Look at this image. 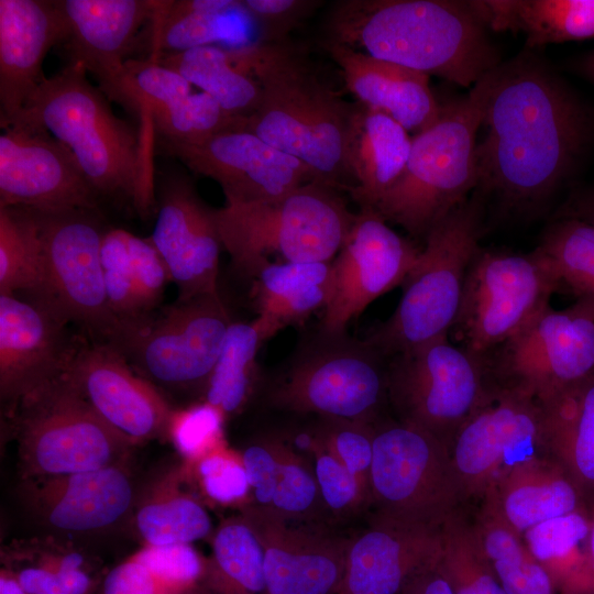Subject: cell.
<instances>
[{
	"label": "cell",
	"mask_w": 594,
	"mask_h": 594,
	"mask_svg": "<svg viewBox=\"0 0 594 594\" xmlns=\"http://www.w3.org/2000/svg\"><path fill=\"white\" fill-rule=\"evenodd\" d=\"M245 8L265 29L272 43L284 41L286 34L317 4L307 0H242Z\"/></svg>",
	"instance_id": "obj_53"
},
{
	"label": "cell",
	"mask_w": 594,
	"mask_h": 594,
	"mask_svg": "<svg viewBox=\"0 0 594 594\" xmlns=\"http://www.w3.org/2000/svg\"><path fill=\"white\" fill-rule=\"evenodd\" d=\"M125 461L67 475L28 480L23 497L45 526L87 534L120 522L136 503Z\"/></svg>",
	"instance_id": "obj_27"
},
{
	"label": "cell",
	"mask_w": 594,
	"mask_h": 594,
	"mask_svg": "<svg viewBox=\"0 0 594 594\" xmlns=\"http://www.w3.org/2000/svg\"><path fill=\"white\" fill-rule=\"evenodd\" d=\"M99 196L73 153L42 127L14 123L0 135V206L43 212L96 210Z\"/></svg>",
	"instance_id": "obj_19"
},
{
	"label": "cell",
	"mask_w": 594,
	"mask_h": 594,
	"mask_svg": "<svg viewBox=\"0 0 594 594\" xmlns=\"http://www.w3.org/2000/svg\"><path fill=\"white\" fill-rule=\"evenodd\" d=\"M68 324L35 299L0 294V395L11 410L64 374L85 338Z\"/></svg>",
	"instance_id": "obj_23"
},
{
	"label": "cell",
	"mask_w": 594,
	"mask_h": 594,
	"mask_svg": "<svg viewBox=\"0 0 594 594\" xmlns=\"http://www.w3.org/2000/svg\"><path fill=\"white\" fill-rule=\"evenodd\" d=\"M503 483L492 508L517 534L583 509V495L557 462L542 471L534 459L512 470Z\"/></svg>",
	"instance_id": "obj_36"
},
{
	"label": "cell",
	"mask_w": 594,
	"mask_h": 594,
	"mask_svg": "<svg viewBox=\"0 0 594 594\" xmlns=\"http://www.w3.org/2000/svg\"><path fill=\"white\" fill-rule=\"evenodd\" d=\"M540 404L548 451L584 499H594V373Z\"/></svg>",
	"instance_id": "obj_34"
},
{
	"label": "cell",
	"mask_w": 594,
	"mask_h": 594,
	"mask_svg": "<svg viewBox=\"0 0 594 594\" xmlns=\"http://www.w3.org/2000/svg\"><path fill=\"white\" fill-rule=\"evenodd\" d=\"M154 61L209 95L232 117L246 118L260 103L261 86L234 65L227 48L195 47L161 55Z\"/></svg>",
	"instance_id": "obj_38"
},
{
	"label": "cell",
	"mask_w": 594,
	"mask_h": 594,
	"mask_svg": "<svg viewBox=\"0 0 594 594\" xmlns=\"http://www.w3.org/2000/svg\"><path fill=\"white\" fill-rule=\"evenodd\" d=\"M147 24L150 59L202 46L244 50L272 43L242 0L157 1Z\"/></svg>",
	"instance_id": "obj_29"
},
{
	"label": "cell",
	"mask_w": 594,
	"mask_h": 594,
	"mask_svg": "<svg viewBox=\"0 0 594 594\" xmlns=\"http://www.w3.org/2000/svg\"><path fill=\"white\" fill-rule=\"evenodd\" d=\"M158 144L195 173L216 180L227 202L273 201L317 180L304 162L244 130L223 131L194 144Z\"/></svg>",
	"instance_id": "obj_18"
},
{
	"label": "cell",
	"mask_w": 594,
	"mask_h": 594,
	"mask_svg": "<svg viewBox=\"0 0 594 594\" xmlns=\"http://www.w3.org/2000/svg\"><path fill=\"white\" fill-rule=\"evenodd\" d=\"M63 376L105 422L132 443L166 438L174 408L111 345L85 337Z\"/></svg>",
	"instance_id": "obj_21"
},
{
	"label": "cell",
	"mask_w": 594,
	"mask_h": 594,
	"mask_svg": "<svg viewBox=\"0 0 594 594\" xmlns=\"http://www.w3.org/2000/svg\"><path fill=\"white\" fill-rule=\"evenodd\" d=\"M490 391L485 361L448 337L388 359V402L399 420L448 448Z\"/></svg>",
	"instance_id": "obj_12"
},
{
	"label": "cell",
	"mask_w": 594,
	"mask_h": 594,
	"mask_svg": "<svg viewBox=\"0 0 594 594\" xmlns=\"http://www.w3.org/2000/svg\"><path fill=\"white\" fill-rule=\"evenodd\" d=\"M338 190L312 180L277 200L216 209L222 245L235 267L253 278L271 263L270 255L284 262L333 261L355 219Z\"/></svg>",
	"instance_id": "obj_7"
},
{
	"label": "cell",
	"mask_w": 594,
	"mask_h": 594,
	"mask_svg": "<svg viewBox=\"0 0 594 594\" xmlns=\"http://www.w3.org/2000/svg\"><path fill=\"white\" fill-rule=\"evenodd\" d=\"M14 573L26 594H88L92 585L84 557L73 550L43 552Z\"/></svg>",
	"instance_id": "obj_49"
},
{
	"label": "cell",
	"mask_w": 594,
	"mask_h": 594,
	"mask_svg": "<svg viewBox=\"0 0 594 594\" xmlns=\"http://www.w3.org/2000/svg\"><path fill=\"white\" fill-rule=\"evenodd\" d=\"M408 131L389 116L353 103L344 140L346 190L360 208H373L402 177L411 148Z\"/></svg>",
	"instance_id": "obj_31"
},
{
	"label": "cell",
	"mask_w": 594,
	"mask_h": 594,
	"mask_svg": "<svg viewBox=\"0 0 594 594\" xmlns=\"http://www.w3.org/2000/svg\"><path fill=\"white\" fill-rule=\"evenodd\" d=\"M94 211L35 210L45 263L43 292L35 300L78 326L90 341L106 343L119 322L110 309L103 282L101 244L106 231Z\"/></svg>",
	"instance_id": "obj_13"
},
{
	"label": "cell",
	"mask_w": 594,
	"mask_h": 594,
	"mask_svg": "<svg viewBox=\"0 0 594 594\" xmlns=\"http://www.w3.org/2000/svg\"><path fill=\"white\" fill-rule=\"evenodd\" d=\"M44 280V251L35 210L0 206V294L37 299Z\"/></svg>",
	"instance_id": "obj_41"
},
{
	"label": "cell",
	"mask_w": 594,
	"mask_h": 594,
	"mask_svg": "<svg viewBox=\"0 0 594 594\" xmlns=\"http://www.w3.org/2000/svg\"><path fill=\"white\" fill-rule=\"evenodd\" d=\"M591 530V516L583 509L544 520L525 531L526 548L550 574L561 591L576 572L583 557L581 543Z\"/></svg>",
	"instance_id": "obj_45"
},
{
	"label": "cell",
	"mask_w": 594,
	"mask_h": 594,
	"mask_svg": "<svg viewBox=\"0 0 594 594\" xmlns=\"http://www.w3.org/2000/svg\"><path fill=\"white\" fill-rule=\"evenodd\" d=\"M553 268L559 290L568 289L575 305L594 317V226L556 219L537 246Z\"/></svg>",
	"instance_id": "obj_42"
},
{
	"label": "cell",
	"mask_w": 594,
	"mask_h": 594,
	"mask_svg": "<svg viewBox=\"0 0 594 594\" xmlns=\"http://www.w3.org/2000/svg\"><path fill=\"white\" fill-rule=\"evenodd\" d=\"M182 466L186 479L196 483L202 495L215 504H243L251 495L241 453L227 444Z\"/></svg>",
	"instance_id": "obj_46"
},
{
	"label": "cell",
	"mask_w": 594,
	"mask_h": 594,
	"mask_svg": "<svg viewBox=\"0 0 594 594\" xmlns=\"http://www.w3.org/2000/svg\"><path fill=\"white\" fill-rule=\"evenodd\" d=\"M420 251L396 233L374 208H360L333 260L334 289L319 331L346 333L349 322L372 301L404 283Z\"/></svg>",
	"instance_id": "obj_17"
},
{
	"label": "cell",
	"mask_w": 594,
	"mask_h": 594,
	"mask_svg": "<svg viewBox=\"0 0 594 594\" xmlns=\"http://www.w3.org/2000/svg\"><path fill=\"white\" fill-rule=\"evenodd\" d=\"M268 399L295 414L375 424L388 402V359L365 340L319 331L293 359Z\"/></svg>",
	"instance_id": "obj_10"
},
{
	"label": "cell",
	"mask_w": 594,
	"mask_h": 594,
	"mask_svg": "<svg viewBox=\"0 0 594 594\" xmlns=\"http://www.w3.org/2000/svg\"><path fill=\"white\" fill-rule=\"evenodd\" d=\"M594 501V499H593Z\"/></svg>",
	"instance_id": "obj_62"
},
{
	"label": "cell",
	"mask_w": 594,
	"mask_h": 594,
	"mask_svg": "<svg viewBox=\"0 0 594 594\" xmlns=\"http://www.w3.org/2000/svg\"><path fill=\"white\" fill-rule=\"evenodd\" d=\"M312 469L322 505L334 516L352 515L370 503L369 488L322 446L312 457Z\"/></svg>",
	"instance_id": "obj_50"
},
{
	"label": "cell",
	"mask_w": 594,
	"mask_h": 594,
	"mask_svg": "<svg viewBox=\"0 0 594 594\" xmlns=\"http://www.w3.org/2000/svg\"><path fill=\"white\" fill-rule=\"evenodd\" d=\"M444 519L418 520L375 513L369 527L349 539L341 591L398 594L438 564Z\"/></svg>",
	"instance_id": "obj_24"
},
{
	"label": "cell",
	"mask_w": 594,
	"mask_h": 594,
	"mask_svg": "<svg viewBox=\"0 0 594 594\" xmlns=\"http://www.w3.org/2000/svg\"><path fill=\"white\" fill-rule=\"evenodd\" d=\"M0 594H26L13 571L1 570Z\"/></svg>",
	"instance_id": "obj_58"
},
{
	"label": "cell",
	"mask_w": 594,
	"mask_h": 594,
	"mask_svg": "<svg viewBox=\"0 0 594 594\" xmlns=\"http://www.w3.org/2000/svg\"><path fill=\"white\" fill-rule=\"evenodd\" d=\"M114 101L141 122V138L150 155L153 134L158 142L194 144L238 129L241 120L206 92L195 91L178 73L150 58L127 61Z\"/></svg>",
	"instance_id": "obj_20"
},
{
	"label": "cell",
	"mask_w": 594,
	"mask_h": 594,
	"mask_svg": "<svg viewBox=\"0 0 594 594\" xmlns=\"http://www.w3.org/2000/svg\"><path fill=\"white\" fill-rule=\"evenodd\" d=\"M398 594H453L438 564L409 582Z\"/></svg>",
	"instance_id": "obj_57"
},
{
	"label": "cell",
	"mask_w": 594,
	"mask_h": 594,
	"mask_svg": "<svg viewBox=\"0 0 594 594\" xmlns=\"http://www.w3.org/2000/svg\"><path fill=\"white\" fill-rule=\"evenodd\" d=\"M242 514L264 551L267 594H338L343 584L349 539L268 507Z\"/></svg>",
	"instance_id": "obj_22"
},
{
	"label": "cell",
	"mask_w": 594,
	"mask_h": 594,
	"mask_svg": "<svg viewBox=\"0 0 594 594\" xmlns=\"http://www.w3.org/2000/svg\"><path fill=\"white\" fill-rule=\"evenodd\" d=\"M231 322L219 293L177 298L119 324L106 343L157 388L202 395Z\"/></svg>",
	"instance_id": "obj_9"
},
{
	"label": "cell",
	"mask_w": 594,
	"mask_h": 594,
	"mask_svg": "<svg viewBox=\"0 0 594 594\" xmlns=\"http://www.w3.org/2000/svg\"><path fill=\"white\" fill-rule=\"evenodd\" d=\"M280 439L268 437L249 444L241 458L251 487L253 505L270 507L279 462Z\"/></svg>",
	"instance_id": "obj_52"
},
{
	"label": "cell",
	"mask_w": 594,
	"mask_h": 594,
	"mask_svg": "<svg viewBox=\"0 0 594 594\" xmlns=\"http://www.w3.org/2000/svg\"><path fill=\"white\" fill-rule=\"evenodd\" d=\"M183 466L157 480L135 503L134 527L143 546L190 543L212 536L204 505L183 490Z\"/></svg>",
	"instance_id": "obj_37"
},
{
	"label": "cell",
	"mask_w": 594,
	"mask_h": 594,
	"mask_svg": "<svg viewBox=\"0 0 594 594\" xmlns=\"http://www.w3.org/2000/svg\"><path fill=\"white\" fill-rule=\"evenodd\" d=\"M324 47L361 105L389 116L416 134L438 120L441 105L429 87L428 75L333 41H327Z\"/></svg>",
	"instance_id": "obj_30"
},
{
	"label": "cell",
	"mask_w": 594,
	"mask_h": 594,
	"mask_svg": "<svg viewBox=\"0 0 594 594\" xmlns=\"http://www.w3.org/2000/svg\"><path fill=\"white\" fill-rule=\"evenodd\" d=\"M565 594H594V513L582 561Z\"/></svg>",
	"instance_id": "obj_55"
},
{
	"label": "cell",
	"mask_w": 594,
	"mask_h": 594,
	"mask_svg": "<svg viewBox=\"0 0 594 594\" xmlns=\"http://www.w3.org/2000/svg\"><path fill=\"white\" fill-rule=\"evenodd\" d=\"M321 446L369 488L373 458V424L324 419L317 430Z\"/></svg>",
	"instance_id": "obj_51"
},
{
	"label": "cell",
	"mask_w": 594,
	"mask_h": 594,
	"mask_svg": "<svg viewBox=\"0 0 594 594\" xmlns=\"http://www.w3.org/2000/svg\"><path fill=\"white\" fill-rule=\"evenodd\" d=\"M558 290L557 275L538 248L527 254L480 249L450 332L460 348L484 360L550 306Z\"/></svg>",
	"instance_id": "obj_11"
},
{
	"label": "cell",
	"mask_w": 594,
	"mask_h": 594,
	"mask_svg": "<svg viewBox=\"0 0 594 594\" xmlns=\"http://www.w3.org/2000/svg\"><path fill=\"white\" fill-rule=\"evenodd\" d=\"M185 594H217L204 583H200L196 587L191 588Z\"/></svg>",
	"instance_id": "obj_60"
},
{
	"label": "cell",
	"mask_w": 594,
	"mask_h": 594,
	"mask_svg": "<svg viewBox=\"0 0 594 594\" xmlns=\"http://www.w3.org/2000/svg\"><path fill=\"white\" fill-rule=\"evenodd\" d=\"M484 361L494 386L544 400L594 373V317L548 306Z\"/></svg>",
	"instance_id": "obj_15"
},
{
	"label": "cell",
	"mask_w": 594,
	"mask_h": 594,
	"mask_svg": "<svg viewBox=\"0 0 594 594\" xmlns=\"http://www.w3.org/2000/svg\"><path fill=\"white\" fill-rule=\"evenodd\" d=\"M574 67L581 76L594 84V50L582 55Z\"/></svg>",
	"instance_id": "obj_59"
},
{
	"label": "cell",
	"mask_w": 594,
	"mask_h": 594,
	"mask_svg": "<svg viewBox=\"0 0 594 594\" xmlns=\"http://www.w3.org/2000/svg\"><path fill=\"white\" fill-rule=\"evenodd\" d=\"M470 2L487 29L520 32L528 48L594 38V0Z\"/></svg>",
	"instance_id": "obj_35"
},
{
	"label": "cell",
	"mask_w": 594,
	"mask_h": 594,
	"mask_svg": "<svg viewBox=\"0 0 594 594\" xmlns=\"http://www.w3.org/2000/svg\"><path fill=\"white\" fill-rule=\"evenodd\" d=\"M229 51L234 65L261 86L260 103L239 130L300 160L317 180L344 188V140L353 103L283 42Z\"/></svg>",
	"instance_id": "obj_3"
},
{
	"label": "cell",
	"mask_w": 594,
	"mask_h": 594,
	"mask_svg": "<svg viewBox=\"0 0 594 594\" xmlns=\"http://www.w3.org/2000/svg\"><path fill=\"white\" fill-rule=\"evenodd\" d=\"M554 218H572L594 226V185L575 190L561 206Z\"/></svg>",
	"instance_id": "obj_56"
},
{
	"label": "cell",
	"mask_w": 594,
	"mask_h": 594,
	"mask_svg": "<svg viewBox=\"0 0 594 594\" xmlns=\"http://www.w3.org/2000/svg\"><path fill=\"white\" fill-rule=\"evenodd\" d=\"M338 594H344L342 591H340Z\"/></svg>",
	"instance_id": "obj_61"
},
{
	"label": "cell",
	"mask_w": 594,
	"mask_h": 594,
	"mask_svg": "<svg viewBox=\"0 0 594 594\" xmlns=\"http://www.w3.org/2000/svg\"><path fill=\"white\" fill-rule=\"evenodd\" d=\"M270 338L271 333L257 317L249 322L232 321L206 383L204 400L219 408L226 417L241 411L254 388L258 350Z\"/></svg>",
	"instance_id": "obj_40"
},
{
	"label": "cell",
	"mask_w": 594,
	"mask_h": 594,
	"mask_svg": "<svg viewBox=\"0 0 594 594\" xmlns=\"http://www.w3.org/2000/svg\"><path fill=\"white\" fill-rule=\"evenodd\" d=\"M86 73L69 63L45 78L12 124L44 128L73 153L99 197L131 202L147 216L154 201L151 155L140 131L113 113Z\"/></svg>",
	"instance_id": "obj_4"
},
{
	"label": "cell",
	"mask_w": 594,
	"mask_h": 594,
	"mask_svg": "<svg viewBox=\"0 0 594 594\" xmlns=\"http://www.w3.org/2000/svg\"><path fill=\"white\" fill-rule=\"evenodd\" d=\"M438 569L453 594H506L481 549L474 529L454 512L443 521Z\"/></svg>",
	"instance_id": "obj_44"
},
{
	"label": "cell",
	"mask_w": 594,
	"mask_h": 594,
	"mask_svg": "<svg viewBox=\"0 0 594 594\" xmlns=\"http://www.w3.org/2000/svg\"><path fill=\"white\" fill-rule=\"evenodd\" d=\"M320 503L312 466L280 439L276 487L268 508L292 519L309 521Z\"/></svg>",
	"instance_id": "obj_48"
},
{
	"label": "cell",
	"mask_w": 594,
	"mask_h": 594,
	"mask_svg": "<svg viewBox=\"0 0 594 594\" xmlns=\"http://www.w3.org/2000/svg\"><path fill=\"white\" fill-rule=\"evenodd\" d=\"M474 532L506 594H556L548 571L493 508Z\"/></svg>",
	"instance_id": "obj_43"
},
{
	"label": "cell",
	"mask_w": 594,
	"mask_h": 594,
	"mask_svg": "<svg viewBox=\"0 0 594 594\" xmlns=\"http://www.w3.org/2000/svg\"><path fill=\"white\" fill-rule=\"evenodd\" d=\"M450 447L459 492L484 490L501 468L507 475L540 449L548 450L543 408L529 395L492 386Z\"/></svg>",
	"instance_id": "obj_16"
},
{
	"label": "cell",
	"mask_w": 594,
	"mask_h": 594,
	"mask_svg": "<svg viewBox=\"0 0 594 594\" xmlns=\"http://www.w3.org/2000/svg\"><path fill=\"white\" fill-rule=\"evenodd\" d=\"M449 448L404 421L373 424L370 503L375 513L443 520L460 494Z\"/></svg>",
	"instance_id": "obj_14"
},
{
	"label": "cell",
	"mask_w": 594,
	"mask_h": 594,
	"mask_svg": "<svg viewBox=\"0 0 594 594\" xmlns=\"http://www.w3.org/2000/svg\"><path fill=\"white\" fill-rule=\"evenodd\" d=\"M253 279L257 318L273 337L286 326L327 308L334 289L333 261L271 262Z\"/></svg>",
	"instance_id": "obj_33"
},
{
	"label": "cell",
	"mask_w": 594,
	"mask_h": 594,
	"mask_svg": "<svg viewBox=\"0 0 594 594\" xmlns=\"http://www.w3.org/2000/svg\"><path fill=\"white\" fill-rule=\"evenodd\" d=\"M201 583L217 594H267L263 546L243 514L217 527Z\"/></svg>",
	"instance_id": "obj_39"
},
{
	"label": "cell",
	"mask_w": 594,
	"mask_h": 594,
	"mask_svg": "<svg viewBox=\"0 0 594 594\" xmlns=\"http://www.w3.org/2000/svg\"><path fill=\"white\" fill-rule=\"evenodd\" d=\"M326 26L328 41L462 87L501 64L470 1L341 0Z\"/></svg>",
	"instance_id": "obj_2"
},
{
	"label": "cell",
	"mask_w": 594,
	"mask_h": 594,
	"mask_svg": "<svg viewBox=\"0 0 594 594\" xmlns=\"http://www.w3.org/2000/svg\"><path fill=\"white\" fill-rule=\"evenodd\" d=\"M475 190L428 232L395 311L365 339L385 358L449 336L468 268L480 250L485 195Z\"/></svg>",
	"instance_id": "obj_6"
},
{
	"label": "cell",
	"mask_w": 594,
	"mask_h": 594,
	"mask_svg": "<svg viewBox=\"0 0 594 594\" xmlns=\"http://www.w3.org/2000/svg\"><path fill=\"white\" fill-rule=\"evenodd\" d=\"M483 125L476 189L516 210L547 201L575 172L594 136L587 106L527 51L494 69Z\"/></svg>",
	"instance_id": "obj_1"
},
{
	"label": "cell",
	"mask_w": 594,
	"mask_h": 594,
	"mask_svg": "<svg viewBox=\"0 0 594 594\" xmlns=\"http://www.w3.org/2000/svg\"><path fill=\"white\" fill-rule=\"evenodd\" d=\"M226 418L219 408L205 400L174 409L166 438L170 440L184 463L189 464L226 446Z\"/></svg>",
	"instance_id": "obj_47"
},
{
	"label": "cell",
	"mask_w": 594,
	"mask_h": 594,
	"mask_svg": "<svg viewBox=\"0 0 594 594\" xmlns=\"http://www.w3.org/2000/svg\"><path fill=\"white\" fill-rule=\"evenodd\" d=\"M66 37L57 1L0 0V123L12 124L46 78L47 52Z\"/></svg>",
	"instance_id": "obj_28"
},
{
	"label": "cell",
	"mask_w": 594,
	"mask_h": 594,
	"mask_svg": "<svg viewBox=\"0 0 594 594\" xmlns=\"http://www.w3.org/2000/svg\"><path fill=\"white\" fill-rule=\"evenodd\" d=\"M24 481L92 471L125 461L135 446L105 422L62 375L11 410Z\"/></svg>",
	"instance_id": "obj_8"
},
{
	"label": "cell",
	"mask_w": 594,
	"mask_h": 594,
	"mask_svg": "<svg viewBox=\"0 0 594 594\" xmlns=\"http://www.w3.org/2000/svg\"><path fill=\"white\" fill-rule=\"evenodd\" d=\"M101 264L107 299L120 323H131L161 306L170 277L151 239L122 229L105 232Z\"/></svg>",
	"instance_id": "obj_32"
},
{
	"label": "cell",
	"mask_w": 594,
	"mask_h": 594,
	"mask_svg": "<svg viewBox=\"0 0 594 594\" xmlns=\"http://www.w3.org/2000/svg\"><path fill=\"white\" fill-rule=\"evenodd\" d=\"M494 69L465 96L442 105L438 120L413 138L402 177L373 207L385 221L426 239L437 222L477 188V132Z\"/></svg>",
	"instance_id": "obj_5"
},
{
	"label": "cell",
	"mask_w": 594,
	"mask_h": 594,
	"mask_svg": "<svg viewBox=\"0 0 594 594\" xmlns=\"http://www.w3.org/2000/svg\"><path fill=\"white\" fill-rule=\"evenodd\" d=\"M157 1L59 0L66 24L63 42L70 64L81 66L98 80L100 90L114 100L127 56L140 30L151 20Z\"/></svg>",
	"instance_id": "obj_26"
},
{
	"label": "cell",
	"mask_w": 594,
	"mask_h": 594,
	"mask_svg": "<svg viewBox=\"0 0 594 594\" xmlns=\"http://www.w3.org/2000/svg\"><path fill=\"white\" fill-rule=\"evenodd\" d=\"M101 594H172L163 579L134 554L106 575Z\"/></svg>",
	"instance_id": "obj_54"
},
{
	"label": "cell",
	"mask_w": 594,
	"mask_h": 594,
	"mask_svg": "<svg viewBox=\"0 0 594 594\" xmlns=\"http://www.w3.org/2000/svg\"><path fill=\"white\" fill-rule=\"evenodd\" d=\"M153 245L163 258L178 299L219 293L222 245L216 209L209 208L184 177H172L160 188Z\"/></svg>",
	"instance_id": "obj_25"
}]
</instances>
